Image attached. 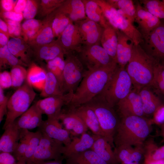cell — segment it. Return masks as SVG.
Here are the masks:
<instances>
[{"label":"cell","mask_w":164,"mask_h":164,"mask_svg":"<svg viewBox=\"0 0 164 164\" xmlns=\"http://www.w3.org/2000/svg\"><path fill=\"white\" fill-rule=\"evenodd\" d=\"M62 161L60 160H49L41 162L36 164H63Z\"/></svg>","instance_id":"58"},{"label":"cell","mask_w":164,"mask_h":164,"mask_svg":"<svg viewBox=\"0 0 164 164\" xmlns=\"http://www.w3.org/2000/svg\"><path fill=\"white\" fill-rule=\"evenodd\" d=\"M74 23L80 32L83 45H100L104 29L100 25L87 18Z\"/></svg>","instance_id":"12"},{"label":"cell","mask_w":164,"mask_h":164,"mask_svg":"<svg viewBox=\"0 0 164 164\" xmlns=\"http://www.w3.org/2000/svg\"><path fill=\"white\" fill-rule=\"evenodd\" d=\"M87 18L100 25L104 28L109 23L104 17L102 11L95 0H82Z\"/></svg>","instance_id":"32"},{"label":"cell","mask_w":164,"mask_h":164,"mask_svg":"<svg viewBox=\"0 0 164 164\" xmlns=\"http://www.w3.org/2000/svg\"><path fill=\"white\" fill-rule=\"evenodd\" d=\"M0 32H1L9 36L8 31L7 23L2 19H0Z\"/></svg>","instance_id":"57"},{"label":"cell","mask_w":164,"mask_h":164,"mask_svg":"<svg viewBox=\"0 0 164 164\" xmlns=\"http://www.w3.org/2000/svg\"><path fill=\"white\" fill-rule=\"evenodd\" d=\"M116 105L121 117L129 116L144 117L145 115L140 96L138 92L135 89L131 90Z\"/></svg>","instance_id":"14"},{"label":"cell","mask_w":164,"mask_h":164,"mask_svg":"<svg viewBox=\"0 0 164 164\" xmlns=\"http://www.w3.org/2000/svg\"><path fill=\"white\" fill-rule=\"evenodd\" d=\"M163 1H164V0H163Z\"/></svg>","instance_id":"64"},{"label":"cell","mask_w":164,"mask_h":164,"mask_svg":"<svg viewBox=\"0 0 164 164\" xmlns=\"http://www.w3.org/2000/svg\"><path fill=\"white\" fill-rule=\"evenodd\" d=\"M0 16L5 20L9 19L20 22L24 18L23 13L15 11L0 12Z\"/></svg>","instance_id":"51"},{"label":"cell","mask_w":164,"mask_h":164,"mask_svg":"<svg viewBox=\"0 0 164 164\" xmlns=\"http://www.w3.org/2000/svg\"><path fill=\"white\" fill-rule=\"evenodd\" d=\"M154 118L152 120L154 122L158 125H162L164 123V106H160L153 114Z\"/></svg>","instance_id":"54"},{"label":"cell","mask_w":164,"mask_h":164,"mask_svg":"<svg viewBox=\"0 0 164 164\" xmlns=\"http://www.w3.org/2000/svg\"><path fill=\"white\" fill-rule=\"evenodd\" d=\"M147 164H164V159L155 162H153Z\"/></svg>","instance_id":"60"},{"label":"cell","mask_w":164,"mask_h":164,"mask_svg":"<svg viewBox=\"0 0 164 164\" xmlns=\"http://www.w3.org/2000/svg\"><path fill=\"white\" fill-rule=\"evenodd\" d=\"M64 57V55L60 56L46 62V70L52 73L56 76L62 91L63 74L65 66V60Z\"/></svg>","instance_id":"38"},{"label":"cell","mask_w":164,"mask_h":164,"mask_svg":"<svg viewBox=\"0 0 164 164\" xmlns=\"http://www.w3.org/2000/svg\"><path fill=\"white\" fill-rule=\"evenodd\" d=\"M39 4L37 0H27L26 7L23 12L24 18L26 20L34 19L39 11Z\"/></svg>","instance_id":"48"},{"label":"cell","mask_w":164,"mask_h":164,"mask_svg":"<svg viewBox=\"0 0 164 164\" xmlns=\"http://www.w3.org/2000/svg\"><path fill=\"white\" fill-rule=\"evenodd\" d=\"M54 16L53 11L43 20L40 29L34 37L27 43L31 48L46 44L52 42L55 38L52 27V20Z\"/></svg>","instance_id":"23"},{"label":"cell","mask_w":164,"mask_h":164,"mask_svg":"<svg viewBox=\"0 0 164 164\" xmlns=\"http://www.w3.org/2000/svg\"><path fill=\"white\" fill-rule=\"evenodd\" d=\"M16 159L12 153L4 152L0 153V164H16Z\"/></svg>","instance_id":"52"},{"label":"cell","mask_w":164,"mask_h":164,"mask_svg":"<svg viewBox=\"0 0 164 164\" xmlns=\"http://www.w3.org/2000/svg\"><path fill=\"white\" fill-rule=\"evenodd\" d=\"M42 135V132L39 130L35 132L29 131L28 145L23 159L26 163L29 162L33 156L39 144Z\"/></svg>","instance_id":"43"},{"label":"cell","mask_w":164,"mask_h":164,"mask_svg":"<svg viewBox=\"0 0 164 164\" xmlns=\"http://www.w3.org/2000/svg\"><path fill=\"white\" fill-rule=\"evenodd\" d=\"M116 31L118 37L117 62L119 67L125 68L131 58L135 43L132 39L122 32L118 29Z\"/></svg>","instance_id":"21"},{"label":"cell","mask_w":164,"mask_h":164,"mask_svg":"<svg viewBox=\"0 0 164 164\" xmlns=\"http://www.w3.org/2000/svg\"><path fill=\"white\" fill-rule=\"evenodd\" d=\"M57 39L66 53L74 52L78 53L83 45L78 29L73 22L67 26Z\"/></svg>","instance_id":"16"},{"label":"cell","mask_w":164,"mask_h":164,"mask_svg":"<svg viewBox=\"0 0 164 164\" xmlns=\"http://www.w3.org/2000/svg\"><path fill=\"white\" fill-rule=\"evenodd\" d=\"M16 164H26V162L23 160L17 161Z\"/></svg>","instance_id":"62"},{"label":"cell","mask_w":164,"mask_h":164,"mask_svg":"<svg viewBox=\"0 0 164 164\" xmlns=\"http://www.w3.org/2000/svg\"><path fill=\"white\" fill-rule=\"evenodd\" d=\"M4 130L0 138V152L12 154L21 138L22 129L13 122Z\"/></svg>","instance_id":"24"},{"label":"cell","mask_w":164,"mask_h":164,"mask_svg":"<svg viewBox=\"0 0 164 164\" xmlns=\"http://www.w3.org/2000/svg\"><path fill=\"white\" fill-rule=\"evenodd\" d=\"M9 98L5 96L3 89L0 87V122L6 114L8 103Z\"/></svg>","instance_id":"49"},{"label":"cell","mask_w":164,"mask_h":164,"mask_svg":"<svg viewBox=\"0 0 164 164\" xmlns=\"http://www.w3.org/2000/svg\"><path fill=\"white\" fill-rule=\"evenodd\" d=\"M156 60L146 53L140 45L134 44L126 70L135 89L138 91L143 87L151 86Z\"/></svg>","instance_id":"3"},{"label":"cell","mask_w":164,"mask_h":164,"mask_svg":"<svg viewBox=\"0 0 164 164\" xmlns=\"http://www.w3.org/2000/svg\"><path fill=\"white\" fill-rule=\"evenodd\" d=\"M101 43L102 46L109 55L117 63L116 52L118 37L116 29L110 24L104 28Z\"/></svg>","instance_id":"30"},{"label":"cell","mask_w":164,"mask_h":164,"mask_svg":"<svg viewBox=\"0 0 164 164\" xmlns=\"http://www.w3.org/2000/svg\"><path fill=\"white\" fill-rule=\"evenodd\" d=\"M27 70L26 80L33 87L42 90L45 83L46 71L34 62Z\"/></svg>","instance_id":"31"},{"label":"cell","mask_w":164,"mask_h":164,"mask_svg":"<svg viewBox=\"0 0 164 164\" xmlns=\"http://www.w3.org/2000/svg\"><path fill=\"white\" fill-rule=\"evenodd\" d=\"M73 93L71 91L62 95L48 97L35 103L43 114L47 115L48 119H59L63 107L70 102Z\"/></svg>","instance_id":"11"},{"label":"cell","mask_w":164,"mask_h":164,"mask_svg":"<svg viewBox=\"0 0 164 164\" xmlns=\"http://www.w3.org/2000/svg\"><path fill=\"white\" fill-rule=\"evenodd\" d=\"M8 33L10 37H14V34L15 29V26L7 24Z\"/></svg>","instance_id":"59"},{"label":"cell","mask_w":164,"mask_h":164,"mask_svg":"<svg viewBox=\"0 0 164 164\" xmlns=\"http://www.w3.org/2000/svg\"><path fill=\"white\" fill-rule=\"evenodd\" d=\"M145 142V143H144V164L164 159V145L158 147L152 140Z\"/></svg>","instance_id":"35"},{"label":"cell","mask_w":164,"mask_h":164,"mask_svg":"<svg viewBox=\"0 0 164 164\" xmlns=\"http://www.w3.org/2000/svg\"><path fill=\"white\" fill-rule=\"evenodd\" d=\"M151 86H154L164 96V62L156 60L154 67Z\"/></svg>","instance_id":"44"},{"label":"cell","mask_w":164,"mask_h":164,"mask_svg":"<svg viewBox=\"0 0 164 164\" xmlns=\"http://www.w3.org/2000/svg\"><path fill=\"white\" fill-rule=\"evenodd\" d=\"M107 2L112 6L122 11L125 17L131 22H135L136 14L135 6L132 0H107Z\"/></svg>","instance_id":"36"},{"label":"cell","mask_w":164,"mask_h":164,"mask_svg":"<svg viewBox=\"0 0 164 164\" xmlns=\"http://www.w3.org/2000/svg\"><path fill=\"white\" fill-rule=\"evenodd\" d=\"M43 20L34 19L26 20L21 25V36L27 42L32 39L41 27Z\"/></svg>","instance_id":"37"},{"label":"cell","mask_w":164,"mask_h":164,"mask_svg":"<svg viewBox=\"0 0 164 164\" xmlns=\"http://www.w3.org/2000/svg\"><path fill=\"white\" fill-rule=\"evenodd\" d=\"M112 148L104 137L97 135L91 149L108 164H119L115 159Z\"/></svg>","instance_id":"28"},{"label":"cell","mask_w":164,"mask_h":164,"mask_svg":"<svg viewBox=\"0 0 164 164\" xmlns=\"http://www.w3.org/2000/svg\"><path fill=\"white\" fill-rule=\"evenodd\" d=\"M143 7L160 20L164 21V1L159 0H142Z\"/></svg>","instance_id":"41"},{"label":"cell","mask_w":164,"mask_h":164,"mask_svg":"<svg viewBox=\"0 0 164 164\" xmlns=\"http://www.w3.org/2000/svg\"><path fill=\"white\" fill-rule=\"evenodd\" d=\"M114 149V154L119 164H126L134 162L132 158L134 148L132 146L121 145L115 147Z\"/></svg>","instance_id":"42"},{"label":"cell","mask_w":164,"mask_h":164,"mask_svg":"<svg viewBox=\"0 0 164 164\" xmlns=\"http://www.w3.org/2000/svg\"><path fill=\"white\" fill-rule=\"evenodd\" d=\"M7 46L12 54L27 67L33 62L32 49L22 37L11 38L9 40Z\"/></svg>","instance_id":"19"},{"label":"cell","mask_w":164,"mask_h":164,"mask_svg":"<svg viewBox=\"0 0 164 164\" xmlns=\"http://www.w3.org/2000/svg\"><path fill=\"white\" fill-rule=\"evenodd\" d=\"M136 14L135 22L138 24L143 39L158 26L161 20L146 10L139 2L135 6Z\"/></svg>","instance_id":"17"},{"label":"cell","mask_w":164,"mask_h":164,"mask_svg":"<svg viewBox=\"0 0 164 164\" xmlns=\"http://www.w3.org/2000/svg\"><path fill=\"white\" fill-rule=\"evenodd\" d=\"M21 65L25 67L27 66L19 59L17 58L9 50L7 45L0 48V68H2L10 66Z\"/></svg>","instance_id":"40"},{"label":"cell","mask_w":164,"mask_h":164,"mask_svg":"<svg viewBox=\"0 0 164 164\" xmlns=\"http://www.w3.org/2000/svg\"><path fill=\"white\" fill-rule=\"evenodd\" d=\"M12 86V81L10 72L5 70L0 73V87L3 89Z\"/></svg>","instance_id":"50"},{"label":"cell","mask_w":164,"mask_h":164,"mask_svg":"<svg viewBox=\"0 0 164 164\" xmlns=\"http://www.w3.org/2000/svg\"><path fill=\"white\" fill-rule=\"evenodd\" d=\"M9 37L4 33L0 32V48L7 45Z\"/></svg>","instance_id":"56"},{"label":"cell","mask_w":164,"mask_h":164,"mask_svg":"<svg viewBox=\"0 0 164 164\" xmlns=\"http://www.w3.org/2000/svg\"><path fill=\"white\" fill-rule=\"evenodd\" d=\"M97 135H91L87 132L80 135V137L74 136L71 138L70 143L64 146L63 153L64 159L73 155L91 149Z\"/></svg>","instance_id":"18"},{"label":"cell","mask_w":164,"mask_h":164,"mask_svg":"<svg viewBox=\"0 0 164 164\" xmlns=\"http://www.w3.org/2000/svg\"><path fill=\"white\" fill-rule=\"evenodd\" d=\"M152 123L144 117H121L114 137L115 147L143 144L152 131Z\"/></svg>","instance_id":"2"},{"label":"cell","mask_w":164,"mask_h":164,"mask_svg":"<svg viewBox=\"0 0 164 164\" xmlns=\"http://www.w3.org/2000/svg\"><path fill=\"white\" fill-rule=\"evenodd\" d=\"M65 0H42L39 10V16H46L57 9Z\"/></svg>","instance_id":"47"},{"label":"cell","mask_w":164,"mask_h":164,"mask_svg":"<svg viewBox=\"0 0 164 164\" xmlns=\"http://www.w3.org/2000/svg\"><path fill=\"white\" fill-rule=\"evenodd\" d=\"M36 94L33 87L26 80L9 98L3 129L12 124L28 109Z\"/></svg>","instance_id":"5"},{"label":"cell","mask_w":164,"mask_h":164,"mask_svg":"<svg viewBox=\"0 0 164 164\" xmlns=\"http://www.w3.org/2000/svg\"><path fill=\"white\" fill-rule=\"evenodd\" d=\"M17 0H1L0 12L14 11V9Z\"/></svg>","instance_id":"53"},{"label":"cell","mask_w":164,"mask_h":164,"mask_svg":"<svg viewBox=\"0 0 164 164\" xmlns=\"http://www.w3.org/2000/svg\"><path fill=\"white\" fill-rule=\"evenodd\" d=\"M33 58L39 61L51 60L66 52L58 39L50 43L32 48Z\"/></svg>","instance_id":"22"},{"label":"cell","mask_w":164,"mask_h":164,"mask_svg":"<svg viewBox=\"0 0 164 164\" xmlns=\"http://www.w3.org/2000/svg\"><path fill=\"white\" fill-rule=\"evenodd\" d=\"M39 130L49 137L62 143L68 145L71 140L70 132L66 129L58 119H48L43 121Z\"/></svg>","instance_id":"13"},{"label":"cell","mask_w":164,"mask_h":164,"mask_svg":"<svg viewBox=\"0 0 164 164\" xmlns=\"http://www.w3.org/2000/svg\"><path fill=\"white\" fill-rule=\"evenodd\" d=\"M141 46L155 60L164 62V21L161 20L159 25L144 39Z\"/></svg>","instance_id":"10"},{"label":"cell","mask_w":164,"mask_h":164,"mask_svg":"<svg viewBox=\"0 0 164 164\" xmlns=\"http://www.w3.org/2000/svg\"><path fill=\"white\" fill-rule=\"evenodd\" d=\"M67 15L73 23L87 18L82 0H66L56 9Z\"/></svg>","instance_id":"25"},{"label":"cell","mask_w":164,"mask_h":164,"mask_svg":"<svg viewBox=\"0 0 164 164\" xmlns=\"http://www.w3.org/2000/svg\"><path fill=\"white\" fill-rule=\"evenodd\" d=\"M77 53L78 57L87 70L118 65L100 45H83Z\"/></svg>","instance_id":"7"},{"label":"cell","mask_w":164,"mask_h":164,"mask_svg":"<svg viewBox=\"0 0 164 164\" xmlns=\"http://www.w3.org/2000/svg\"><path fill=\"white\" fill-rule=\"evenodd\" d=\"M66 159L65 164H108L91 149L71 156Z\"/></svg>","instance_id":"33"},{"label":"cell","mask_w":164,"mask_h":164,"mask_svg":"<svg viewBox=\"0 0 164 164\" xmlns=\"http://www.w3.org/2000/svg\"><path fill=\"white\" fill-rule=\"evenodd\" d=\"M94 111L103 136L114 148V137L120 120L114 109L100 95H97L85 104Z\"/></svg>","instance_id":"4"},{"label":"cell","mask_w":164,"mask_h":164,"mask_svg":"<svg viewBox=\"0 0 164 164\" xmlns=\"http://www.w3.org/2000/svg\"><path fill=\"white\" fill-rule=\"evenodd\" d=\"M148 87H143L138 92L141 99L144 114L149 115H153L162 104L160 99Z\"/></svg>","instance_id":"29"},{"label":"cell","mask_w":164,"mask_h":164,"mask_svg":"<svg viewBox=\"0 0 164 164\" xmlns=\"http://www.w3.org/2000/svg\"><path fill=\"white\" fill-rule=\"evenodd\" d=\"M29 132L28 130L22 129L21 138L12 153L17 161H24L28 145Z\"/></svg>","instance_id":"46"},{"label":"cell","mask_w":164,"mask_h":164,"mask_svg":"<svg viewBox=\"0 0 164 164\" xmlns=\"http://www.w3.org/2000/svg\"><path fill=\"white\" fill-rule=\"evenodd\" d=\"M112 27L121 31L130 38L135 44L141 45L143 43L144 39L139 30L133 25V23L119 14Z\"/></svg>","instance_id":"27"},{"label":"cell","mask_w":164,"mask_h":164,"mask_svg":"<svg viewBox=\"0 0 164 164\" xmlns=\"http://www.w3.org/2000/svg\"><path fill=\"white\" fill-rule=\"evenodd\" d=\"M27 0H18L14 9V11L18 13L23 12L26 7Z\"/></svg>","instance_id":"55"},{"label":"cell","mask_w":164,"mask_h":164,"mask_svg":"<svg viewBox=\"0 0 164 164\" xmlns=\"http://www.w3.org/2000/svg\"><path fill=\"white\" fill-rule=\"evenodd\" d=\"M126 164H139V163H138L134 162H132L130 163Z\"/></svg>","instance_id":"63"},{"label":"cell","mask_w":164,"mask_h":164,"mask_svg":"<svg viewBox=\"0 0 164 164\" xmlns=\"http://www.w3.org/2000/svg\"><path fill=\"white\" fill-rule=\"evenodd\" d=\"M59 120L71 136H77L87 132L88 128L82 119L72 109H62Z\"/></svg>","instance_id":"15"},{"label":"cell","mask_w":164,"mask_h":164,"mask_svg":"<svg viewBox=\"0 0 164 164\" xmlns=\"http://www.w3.org/2000/svg\"><path fill=\"white\" fill-rule=\"evenodd\" d=\"M118 65L91 70H86L70 102L66 105L74 109L84 104L104 90Z\"/></svg>","instance_id":"1"},{"label":"cell","mask_w":164,"mask_h":164,"mask_svg":"<svg viewBox=\"0 0 164 164\" xmlns=\"http://www.w3.org/2000/svg\"><path fill=\"white\" fill-rule=\"evenodd\" d=\"M42 114L35 103L13 122L20 129H32L40 126L43 121Z\"/></svg>","instance_id":"20"},{"label":"cell","mask_w":164,"mask_h":164,"mask_svg":"<svg viewBox=\"0 0 164 164\" xmlns=\"http://www.w3.org/2000/svg\"><path fill=\"white\" fill-rule=\"evenodd\" d=\"M71 109L82 119L93 134L103 136L97 117L91 108L84 104L74 109Z\"/></svg>","instance_id":"26"},{"label":"cell","mask_w":164,"mask_h":164,"mask_svg":"<svg viewBox=\"0 0 164 164\" xmlns=\"http://www.w3.org/2000/svg\"><path fill=\"white\" fill-rule=\"evenodd\" d=\"M74 52L67 53L63 74L62 91L64 94L74 93L81 82L86 70Z\"/></svg>","instance_id":"8"},{"label":"cell","mask_w":164,"mask_h":164,"mask_svg":"<svg viewBox=\"0 0 164 164\" xmlns=\"http://www.w3.org/2000/svg\"><path fill=\"white\" fill-rule=\"evenodd\" d=\"M42 133L39 144L32 158L26 164H36L51 160H63L64 145Z\"/></svg>","instance_id":"9"},{"label":"cell","mask_w":164,"mask_h":164,"mask_svg":"<svg viewBox=\"0 0 164 164\" xmlns=\"http://www.w3.org/2000/svg\"><path fill=\"white\" fill-rule=\"evenodd\" d=\"M161 134L164 141V123L161 125Z\"/></svg>","instance_id":"61"},{"label":"cell","mask_w":164,"mask_h":164,"mask_svg":"<svg viewBox=\"0 0 164 164\" xmlns=\"http://www.w3.org/2000/svg\"><path fill=\"white\" fill-rule=\"evenodd\" d=\"M46 71V80L40 96L46 98L64 94L56 76L51 72L47 70Z\"/></svg>","instance_id":"34"},{"label":"cell","mask_w":164,"mask_h":164,"mask_svg":"<svg viewBox=\"0 0 164 164\" xmlns=\"http://www.w3.org/2000/svg\"><path fill=\"white\" fill-rule=\"evenodd\" d=\"M54 16L52 20V27L54 37L59 38L63 32L70 23L73 22L65 14L54 11Z\"/></svg>","instance_id":"39"},{"label":"cell","mask_w":164,"mask_h":164,"mask_svg":"<svg viewBox=\"0 0 164 164\" xmlns=\"http://www.w3.org/2000/svg\"><path fill=\"white\" fill-rule=\"evenodd\" d=\"M132 85L131 79L125 68L118 66L104 88L99 94L114 107L129 94Z\"/></svg>","instance_id":"6"},{"label":"cell","mask_w":164,"mask_h":164,"mask_svg":"<svg viewBox=\"0 0 164 164\" xmlns=\"http://www.w3.org/2000/svg\"><path fill=\"white\" fill-rule=\"evenodd\" d=\"M10 73L12 81V87L13 88H18L26 80L27 70L23 66L17 65L12 67Z\"/></svg>","instance_id":"45"}]
</instances>
